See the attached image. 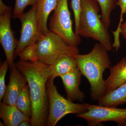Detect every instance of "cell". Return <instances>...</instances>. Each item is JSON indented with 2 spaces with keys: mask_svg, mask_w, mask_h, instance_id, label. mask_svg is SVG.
I'll return each instance as SVG.
<instances>
[{
  "mask_svg": "<svg viewBox=\"0 0 126 126\" xmlns=\"http://www.w3.org/2000/svg\"><path fill=\"white\" fill-rule=\"evenodd\" d=\"M27 80L32 101V126H46L49 101L47 83L49 65L40 61L20 60L15 63Z\"/></svg>",
  "mask_w": 126,
  "mask_h": 126,
  "instance_id": "6da1fadb",
  "label": "cell"
},
{
  "mask_svg": "<svg viewBox=\"0 0 126 126\" xmlns=\"http://www.w3.org/2000/svg\"><path fill=\"white\" fill-rule=\"evenodd\" d=\"M108 50L100 43L95 44L91 52L74 55L78 68L90 85V97L98 101L106 94V81L103 73L111 67Z\"/></svg>",
  "mask_w": 126,
  "mask_h": 126,
  "instance_id": "7a4b0ae2",
  "label": "cell"
},
{
  "mask_svg": "<svg viewBox=\"0 0 126 126\" xmlns=\"http://www.w3.org/2000/svg\"><path fill=\"white\" fill-rule=\"evenodd\" d=\"M100 7L94 0H81L79 35L97 41L110 51L112 46L108 29L98 15Z\"/></svg>",
  "mask_w": 126,
  "mask_h": 126,
  "instance_id": "3957f363",
  "label": "cell"
},
{
  "mask_svg": "<svg viewBox=\"0 0 126 126\" xmlns=\"http://www.w3.org/2000/svg\"><path fill=\"white\" fill-rule=\"evenodd\" d=\"M48 112L46 126H55L65 115L81 114L88 111L90 104L75 103L59 93L54 80L48 79L47 83Z\"/></svg>",
  "mask_w": 126,
  "mask_h": 126,
  "instance_id": "277c9868",
  "label": "cell"
},
{
  "mask_svg": "<svg viewBox=\"0 0 126 126\" xmlns=\"http://www.w3.org/2000/svg\"><path fill=\"white\" fill-rule=\"evenodd\" d=\"M38 60L50 65L60 56L78 54V47L71 46L58 35L52 32L43 34L36 43Z\"/></svg>",
  "mask_w": 126,
  "mask_h": 126,
  "instance_id": "5b68a950",
  "label": "cell"
},
{
  "mask_svg": "<svg viewBox=\"0 0 126 126\" xmlns=\"http://www.w3.org/2000/svg\"><path fill=\"white\" fill-rule=\"evenodd\" d=\"M49 29L71 46L77 47L81 43L80 36L73 30L68 0H58L56 8L50 19Z\"/></svg>",
  "mask_w": 126,
  "mask_h": 126,
  "instance_id": "8992f818",
  "label": "cell"
},
{
  "mask_svg": "<svg viewBox=\"0 0 126 126\" xmlns=\"http://www.w3.org/2000/svg\"><path fill=\"white\" fill-rule=\"evenodd\" d=\"M75 116L85 119L89 126L109 121L115 122L119 126H126V109L90 104L87 111Z\"/></svg>",
  "mask_w": 126,
  "mask_h": 126,
  "instance_id": "52a82bcc",
  "label": "cell"
},
{
  "mask_svg": "<svg viewBox=\"0 0 126 126\" xmlns=\"http://www.w3.org/2000/svg\"><path fill=\"white\" fill-rule=\"evenodd\" d=\"M18 18L21 23V29L15 57L25 47L36 43L42 34L37 20L36 5L32 7L29 11L24 12Z\"/></svg>",
  "mask_w": 126,
  "mask_h": 126,
  "instance_id": "ba28073f",
  "label": "cell"
},
{
  "mask_svg": "<svg viewBox=\"0 0 126 126\" xmlns=\"http://www.w3.org/2000/svg\"><path fill=\"white\" fill-rule=\"evenodd\" d=\"M11 7L0 13V43L4 52L10 68L15 65L14 58L18 41L15 38L11 25Z\"/></svg>",
  "mask_w": 126,
  "mask_h": 126,
  "instance_id": "9c48e42d",
  "label": "cell"
},
{
  "mask_svg": "<svg viewBox=\"0 0 126 126\" xmlns=\"http://www.w3.org/2000/svg\"><path fill=\"white\" fill-rule=\"evenodd\" d=\"M9 84L2 98V102L16 106V102L23 88L27 83V80L15 64L10 68Z\"/></svg>",
  "mask_w": 126,
  "mask_h": 126,
  "instance_id": "30bf717a",
  "label": "cell"
},
{
  "mask_svg": "<svg viewBox=\"0 0 126 126\" xmlns=\"http://www.w3.org/2000/svg\"><path fill=\"white\" fill-rule=\"evenodd\" d=\"M82 75L78 68L60 77L67 94V98L72 101H77L82 102L86 97L84 93L79 90Z\"/></svg>",
  "mask_w": 126,
  "mask_h": 126,
  "instance_id": "8fae6325",
  "label": "cell"
},
{
  "mask_svg": "<svg viewBox=\"0 0 126 126\" xmlns=\"http://www.w3.org/2000/svg\"><path fill=\"white\" fill-rule=\"evenodd\" d=\"M78 68L74 56L63 55L60 56L49 66L48 79L54 80L58 77L74 71Z\"/></svg>",
  "mask_w": 126,
  "mask_h": 126,
  "instance_id": "7c38bea8",
  "label": "cell"
},
{
  "mask_svg": "<svg viewBox=\"0 0 126 126\" xmlns=\"http://www.w3.org/2000/svg\"><path fill=\"white\" fill-rule=\"evenodd\" d=\"M110 73L105 80L106 94L126 83V57L123 58L116 64L111 67Z\"/></svg>",
  "mask_w": 126,
  "mask_h": 126,
  "instance_id": "4fadbf2b",
  "label": "cell"
},
{
  "mask_svg": "<svg viewBox=\"0 0 126 126\" xmlns=\"http://www.w3.org/2000/svg\"><path fill=\"white\" fill-rule=\"evenodd\" d=\"M0 117L5 126H19L24 121L31 122V119L27 117L16 106L9 105L0 102Z\"/></svg>",
  "mask_w": 126,
  "mask_h": 126,
  "instance_id": "5bb4252c",
  "label": "cell"
},
{
  "mask_svg": "<svg viewBox=\"0 0 126 126\" xmlns=\"http://www.w3.org/2000/svg\"><path fill=\"white\" fill-rule=\"evenodd\" d=\"M58 0H38L36 5L37 20L41 34L48 33L47 21L51 12L56 8Z\"/></svg>",
  "mask_w": 126,
  "mask_h": 126,
  "instance_id": "9a60e30c",
  "label": "cell"
},
{
  "mask_svg": "<svg viewBox=\"0 0 126 126\" xmlns=\"http://www.w3.org/2000/svg\"><path fill=\"white\" fill-rule=\"evenodd\" d=\"M97 102L101 106L112 107L126 103V83L106 94Z\"/></svg>",
  "mask_w": 126,
  "mask_h": 126,
  "instance_id": "2e32d148",
  "label": "cell"
},
{
  "mask_svg": "<svg viewBox=\"0 0 126 126\" xmlns=\"http://www.w3.org/2000/svg\"><path fill=\"white\" fill-rule=\"evenodd\" d=\"M16 106L24 115L31 119L32 103L28 84L24 87L19 95L16 102Z\"/></svg>",
  "mask_w": 126,
  "mask_h": 126,
  "instance_id": "e0dca14e",
  "label": "cell"
},
{
  "mask_svg": "<svg viewBox=\"0 0 126 126\" xmlns=\"http://www.w3.org/2000/svg\"><path fill=\"white\" fill-rule=\"evenodd\" d=\"M99 5L101 11L102 21L107 29L111 23L110 16L113 11L116 7L117 0H94Z\"/></svg>",
  "mask_w": 126,
  "mask_h": 126,
  "instance_id": "ac0fdd59",
  "label": "cell"
},
{
  "mask_svg": "<svg viewBox=\"0 0 126 126\" xmlns=\"http://www.w3.org/2000/svg\"><path fill=\"white\" fill-rule=\"evenodd\" d=\"M116 5L118 6L121 8V15L116 30L115 31H112V32L114 38V41L112 44V47L117 52L121 46L119 36L121 34V26L123 20V16L124 14H126V0H118L116 2Z\"/></svg>",
  "mask_w": 126,
  "mask_h": 126,
  "instance_id": "d6986e66",
  "label": "cell"
},
{
  "mask_svg": "<svg viewBox=\"0 0 126 126\" xmlns=\"http://www.w3.org/2000/svg\"><path fill=\"white\" fill-rule=\"evenodd\" d=\"M20 60L34 62L38 60L36 43L25 47L17 55Z\"/></svg>",
  "mask_w": 126,
  "mask_h": 126,
  "instance_id": "ffe728a7",
  "label": "cell"
},
{
  "mask_svg": "<svg viewBox=\"0 0 126 126\" xmlns=\"http://www.w3.org/2000/svg\"><path fill=\"white\" fill-rule=\"evenodd\" d=\"M37 1L38 0H16L12 16L15 18H18L24 13L26 7L29 5L35 6Z\"/></svg>",
  "mask_w": 126,
  "mask_h": 126,
  "instance_id": "44dd1931",
  "label": "cell"
},
{
  "mask_svg": "<svg viewBox=\"0 0 126 126\" xmlns=\"http://www.w3.org/2000/svg\"><path fill=\"white\" fill-rule=\"evenodd\" d=\"M9 67L6 60L4 61L0 68V101L1 102L4 94L6 86L5 84V77L7 69Z\"/></svg>",
  "mask_w": 126,
  "mask_h": 126,
  "instance_id": "7402d4cb",
  "label": "cell"
},
{
  "mask_svg": "<svg viewBox=\"0 0 126 126\" xmlns=\"http://www.w3.org/2000/svg\"><path fill=\"white\" fill-rule=\"evenodd\" d=\"M71 6L74 17L75 29V32L79 35V17L81 10V0H71Z\"/></svg>",
  "mask_w": 126,
  "mask_h": 126,
  "instance_id": "603a6c76",
  "label": "cell"
},
{
  "mask_svg": "<svg viewBox=\"0 0 126 126\" xmlns=\"http://www.w3.org/2000/svg\"><path fill=\"white\" fill-rule=\"evenodd\" d=\"M120 34L123 38L126 39V20L122 23L121 26Z\"/></svg>",
  "mask_w": 126,
  "mask_h": 126,
  "instance_id": "cb8c5ba5",
  "label": "cell"
},
{
  "mask_svg": "<svg viewBox=\"0 0 126 126\" xmlns=\"http://www.w3.org/2000/svg\"><path fill=\"white\" fill-rule=\"evenodd\" d=\"M31 126V122L28 121H24L20 123L19 126Z\"/></svg>",
  "mask_w": 126,
  "mask_h": 126,
  "instance_id": "d4e9b609",
  "label": "cell"
},
{
  "mask_svg": "<svg viewBox=\"0 0 126 126\" xmlns=\"http://www.w3.org/2000/svg\"><path fill=\"white\" fill-rule=\"evenodd\" d=\"M0 126H5L4 124V123H2L1 122H0Z\"/></svg>",
  "mask_w": 126,
  "mask_h": 126,
  "instance_id": "484cf974",
  "label": "cell"
},
{
  "mask_svg": "<svg viewBox=\"0 0 126 126\" xmlns=\"http://www.w3.org/2000/svg\"></svg>",
  "mask_w": 126,
  "mask_h": 126,
  "instance_id": "4316f807",
  "label": "cell"
}]
</instances>
